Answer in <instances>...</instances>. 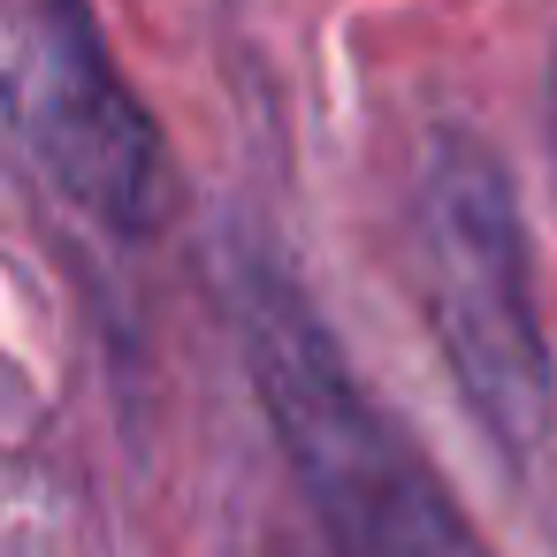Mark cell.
Listing matches in <instances>:
<instances>
[{
    "label": "cell",
    "mask_w": 557,
    "mask_h": 557,
    "mask_svg": "<svg viewBox=\"0 0 557 557\" xmlns=\"http://www.w3.org/2000/svg\"><path fill=\"white\" fill-rule=\"evenodd\" d=\"M237 329L283 458L306 481V504L336 557H488L443 473L359 389L321 313L268 260L237 268Z\"/></svg>",
    "instance_id": "6da1fadb"
},
{
    "label": "cell",
    "mask_w": 557,
    "mask_h": 557,
    "mask_svg": "<svg viewBox=\"0 0 557 557\" xmlns=\"http://www.w3.org/2000/svg\"><path fill=\"white\" fill-rule=\"evenodd\" d=\"M412 230H420V298H428V329L473 405V420L488 428V443L527 466L549 405H557V374H549V336L534 313V268H527V230L511 207V176L496 153L443 138L420 169V199H412Z\"/></svg>",
    "instance_id": "7a4b0ae2"
},
{
    "label": "cell",
    "mask_w": 557,
    "mask_h": 557,
    "mask_svg": "<svg viewBox=\"0 0 557 557\" xmlns=\"http://www.w3.org/2000/svg\"><path fill=\"white\" fill-rule=\"evenodd\" d=\"M0 115L108 230L138 237L169 214L161 131L108 62L85 0H0Z\"/></svg>",
    "instance_id": "3957f363"
}]
</instances>
